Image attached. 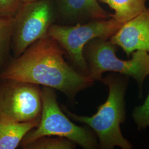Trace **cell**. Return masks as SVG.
I'll return each instance as SVG.
<instances>
[{"instance_id": "obj_1", "label": "cell", "mask_w": 149, "mask_h": 149, "mask_svg": "<svg viewBox=\"0 0 149 149\" xmlns=\"http://www.w3.org/2000/svg\"><path fill=\"white\" fill-rule=\"evenodd\" d=\"M65 55L59 43L47 36L32 44L20 56L10 59L0 70V78L48 87L74 100L77 94L95 82L69 65Z\"/></svg>"}, {"instance_id": "obj_2", "label": "cell", "mask_w": 149, "mask_h": 149, "mask_svg": "<svg viewBox=\"0 0 149 149\" xmlns=\"http://www.w3.org/2000/svg\"><path fill=\"white\" fill-rule=\"evenodd\" d=\"M129 77L112 72L103 77L102 82L108 87L106 101L97 108V112L88 117L80 116L63 107L69 117L91 128L98 139L99 147L102 149H132L133 145L125 138L120 125L126 121L125 95Z\"/></svg>"}, {"instance_id": "obj_3", "label": "cell", "mask_w": 149, "mask_h": 149, "mask_svg": "<svg viewBox=\"0 0 149 149\" xmlns=\"http://www.w3.org/2000/svg\"><path fill=\"white\" fill-rule=\"evenodd\" d=\"M118 49L110 39L95 38L87 43L84 55L88 69V77L94 82H101L104 73L112 72L132 77L142 96L144 81L149 75V54L137 50L131 55V59L123 60L116 55Z\"/></svg>"}, {"instance_id": "obj_4", "label": "cell", "mask_w": 149, "mask_h": 149, "mask_svg": "<svg viewBox=\"0 0 149 149\" xmlns=\"http://www.w3.org/2000/svg\"><path fill=\"white\" fill-rule=\"evenodd\" d=\"M42 110L39 123L26 134L21 142L22 148L44 136H57L68 139L85 149H97L98 139L87 126H79L72 122L61 111L53 88H42Z\"/></svg>"}, {"instance_id": "obj_5", "label": "cell", "mask_w": 149, "mask_h": 149, "mask_svg": "<svg viewBox=\"0 0 149 149\" xmlns=\"http://www.w3.org/2000/svg\"><path fill=\"white\" fill-rule=\"evenodd\" d=\"M123 24L113 17L74 25L54 23L49 28L48 36L59 43L74 69L88 76V69L84 55L85 46L95 38L110 39Z\"/></svg>"}, {"instance_id": "obj_6", "label": "cell", "mask_w": 149, "mask_h": 149, "mask_svg": "<svg viewBox=\"0 0 149 149\" xmlns=\"http://www.w3.org/2000/svg\"><path fill=\"white\" fill-rule=\"evenodd\" d=\"M53 0L23 3L13 17L11 50L15 58L20 56L38 40L48 36L49 28L57 22Z\"/></svg>"}, {"instance_id": "obj_7", "label": "cell", "mask_w": 149, "mask_h": 149, "mask_svg": "<svg viewBox=\"0 0 149 149\" xmlns=\"http://www.w3.org/2000/svg\"><path fill=\"white\" fill-rule=\"evenodd\" d=\"M42 89L27 82L0 78V119L16 122L39 121Z\"/></svg>"}, {"instance_id": "obj_8", "label": "cell", "mask_w": 149, "mask_h": 149, "mask_svg": "<svg viewBox=\"0 0 149 149\" xmlns=\"http://www.w3.org/2000/svg\"><path fill=\"white\" fill-rule=\"evenodd\" d=\"M129 58L137 50L149 54V8L124 23L110 39Z\"/></svg>"}, {"instance_id": "obj_9", "label": "cell", "mask_w": 149, "mask_h": 149, "mask_svg": "<svg viewBox=\"0 0 149 149\" xmlns=\"http://www.w3.org/2000/svg\"><path fill=\"white\" fill-rule=\"evenodd\" d=\"M60 24L74 25L92 20L107 19L112 14L104 10L97 0H53Z\"/></svg>"}, {"instance_id": "obj_10", "label": "cell", "mask_w": 149, "mask_h": 149, "mask_svg": "<svg viewBox=\"0 0 149 149\" xmlns=\"http://www.w3.org/2000/svg\"><path fill=\"white\" fill-rule=\"evenodd\" d=\"M39 122H16L0 119V149H16Z\"/></svg>"}, {"instance_id": "obj_11", "label": "cell", "mask_w": 149, "mask_h": 149, "mask_svg": "<svg viewBox=\"0 0 149 149\" xmlns=\"http://www.w3.org/2000/svg\"><path fill=\"white\" fill-rule=\"evenodd\" d=\"M108 6L114 13L112 17L118 21L125 23L138 16L146 8L148 0H97Z\"/></svg>"}, {"instance_id": "obj_12", "label": "cell", "mask_w": 149, "mask_h": 149, "mask_svg": "<svg viewBox=\"0 0 149 149\" xmlns=\"http://www.w3.org/2000/svg\"><path fill=\"white\" fill-rule=\"evenodd\" d=\"M14 19L0 18V70L10 60Z\"/></svg>"}, {"instance_id": "obj_13", "label": "cell", "mask_w": 149, "mask_h": 149, "mask_svg": "<svg viewBox=\"0 0 149 149\" xmlns=\"http://www.w3.org/2000/svg\"><path fill=\"white\" fill-rule=\"evenodd\" d=\"M76 144L66 138L57 136H44L24 146L25 149H73Z\"/></svg>"}, {"instance_id": "obj_14", "label": "cell", "mask_w": 149, "mask_h": 149, "mask_svg": "<svg viewBox=\"0 0 149 149\" xmlns=\"http://www.w3.org/2000/svg\"><path fill=\"white\" fill-rule=\"evenodd\" d=\"M132 116L138 130L149 128V93L144 103L134 108Z\"/></svg>"}, {"instance_id": "obj_15", "label": "cell", "mask_w": 149, "mask_h": 149, "mask_svg": "<svg viewBox=\"0 0 149 149\" xmlns=\"http://www.w3.org/2000/svg\"><path fill=\"white\" fill-rule=\"evenodd\" d=\"M23 3V0H0V18H13Z\"/></svg>"}, {"instance_id": "obj_16", "label": "cell", "mask_w": 149, "mask_h": 149, "mask_svg": "<svg viewBox=\"0 0 149 149\" xmlns=\"http://www.w3.org/2000/svg\"><path fill=\"white\" fill-rule=\"evenodd\" d=\"M37 1H39V0H23V3H29V2H34Z\"/></svg>"}]
</instances>
